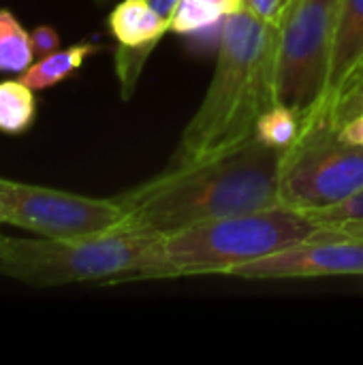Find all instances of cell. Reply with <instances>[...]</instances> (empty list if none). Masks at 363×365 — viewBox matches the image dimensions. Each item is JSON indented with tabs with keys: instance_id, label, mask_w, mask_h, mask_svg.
I'll use <instances>...</instances> for the list:
<instances>
[{
	"instance_id": "5b68a950",
	"label": "cell",
	"mask_w": 363,
	"mask_h": 365,
	"mask_svg": "<svg viewBox=\"0 0 363 365\" xmlns=\"http://www.w3.org/2000/svg\"><path fill=\"white\" fill-rule=\"evenodd\" d=\"M340 4L287 0L276 26V103L293 109L304 128L323 115Z\"/></svg>"
},
{
	"instance_id": "ba28073f",
	"label": "cell",
	"mask_w": 363,
	"mask_h": 365,
	"mask_svg": "<svg viewBox=\"0 0 363 365\" xmlns=\"http://www.w3.org/2000/svg\"><path fill=\"white\" fill-rule=\"evenodd\" d=\"M246 280L363 276V240L312 237L304 244L267 255L231 272Z\"/></svg>"
},
{
	"instance_id": "9a60e30c",
	"label": "cell",
	"mask_w": 363,
	"mask_h": 365,
	"mask_svg": "<svg viewBox=\"0 0 363 365\" xmlns=\"http://www.w3.org/2000/svg\"><path fill=\"white\" fill-rule=\"evenodd\" d=\"M225 19V15L210 6L208 2H201V0H180L173 17H171V24H169V30L178 32V34H188V32H195V30H201V28H208L216 21Z\"/></svg>"
},
{
	"instance_id": "8992f818",
	"label": "cell",
	"mask_w": 363,
	"mask_h": 365,
	"mask_svg": "<svg viewBox=\"0 0 363 365\" xmlns=\"http://www.w3.org/2000/svg\"><path fill=\"white\" fill-rule=\"evenodd\" d=\"M363 190V145L338 137L327 115L315 118L285 152L280 205L317 212Z\"/></svg>"
},
{
	"instance_id": "9c48e42d",
	"label": "cell",
	"mask_w": 363,
	"mask_h": 365,
	"mask_svg": "<svg viewBox=\"0 0 363 365\" xmlns=\"http://www.w3.org/2000/svg\"><path fill=\"white\" fill-rule=\"evenodd\" d=\"M363 60V0H342L334 53H332V71L327 83V98L323 107V115H327L329 107L349 83L353 73Z\"/></svg>"
},
{
	"instance_id": "7402d4cb",
	"label": "cell",
	"mask_w": 363,
	"mask_h": 365,
	"mask_svg": "<svg viewBox=\"0 0 363 365\" xmlns=\"http://www.w3.org/2000/svg\"><path fill=\"white\" fill-rule=\"evenodd\" d=\"M158 15H163L169 24H171V17H173V13H175V9H178V4H180V0H145Z\"/></svg>"
},
{
	"instance_id": "603a6c76",
	"label": "cell",
	"mask_w": 363,
	"mask_h": 365,
	"mask_svg": "<svg viewBox=\"0 0 363 365\" xmlns=\"http://www.w3.org/2000/svg\"><path fill=\"white\" fill-rule=\"evenodd\" d=\"M201 2H208L210 6L218 9L225 17L244 9V0H201Z\"/></svg>"
},
{
	"instance_id": "2e32d148",
	"label": "cell",
	"mask_w": 363,
	"mask_h": 365,
	"mask_svg": "<svg viewBox=\"0 0 363 365\" xmlns=\"http://www.w3.org/2000/svg\"><path fill=\"white\" fill-rule=\"evenodd\" d=\"M306 216L312 218L321 229L338 227V225H347V222H363V190L338 205L308 212Z\"/></svg>"
},
{
	"instance_id": "4fadbf2b",
	"label": "cell",
	"mask_w": 363,
	"mask_h": 365,
	"mask_svg": "<svg viewBox=\"0 0 363 365\" xmlns=\"http://www.w3.org/2000/svg\"><path fill=\"white\" fill-rule=\"evenodd\" d=\"M32 36L9 11L0 9V73L21 75L34 62Z\"/></svg>"
},
{
	"instance_id": "ffe728a7",
	"label": "cell",
	"mask_w": 363,
	"mask_h": 365,
	"mask_svg": "<svg viewBox=\"0 0 363 365\" xmlns=\"http://www.w3.org/2000/svg\"><path fill=\"white\" fill-rule=\"evenodd\" d=\"M321 237H349V240H363V222H347L338 227H325L319 231Z\"/></svg>"
},
{
	"instance_id": "5bb4252c",
	"label": "cell",
	"mask_w": 363,
	"mask_h": 365,
	"mask_svg": "<svg viewBox=\"0 0 363 365\" xmlns=\"http://www.w3.org/2000/svg\"><path fill=\"white\" fill-rule=\"evenodd\" d=\"M302 128L304 124L293 109L282 103H274L267 111L261 113L255 126V137L270 148L289 150L300 139Z\"/></svg>"
},
{
	"instance_id": "7a4b0ae2",
	"label": "cell",
	"mask_w": 363,
	"mask_h": 365,
	"mask_svg": "<svg viewBox=\"0 0 363 365\" xmlns=\"http://www.w3.org/2000/svg\"><path fill=\"white\" fill-rule=\"evenodd\" d=\"M276 26L242 9L223 19L216 68L165 169L225 154L255 137L263 111L276 103Z\"/></svg>"
},
{
	"instance_id": "d6986e66",
	"label": "cell",
	"mask_w": 363,
	"mask_h": 365,
	"mask_svg": "<svg viewBox=\"0 0 363 365\" xmlns=\"http://www.w3.org/2000/svg\"><path fill=\"white\" fill-rule=\"evenodd\" d=\"M30 36H32L34 53H36L39 58L53 53V51L58 49V45H60V36H58V32H56L51 26H36V28L30 32Z\"/></svg>"
},
{
	"instance_id": "30bf717a",
	"label": "cell",
	"mask_w": 363,
	"mask_h": 365,
	"mask_svg": "<svg viewBox=\"0 0 363 365\" xmlns=\"http://www.w3.org/2000/svg\"><path fill=\"white\" fill-rule=\"evenodd\" d=\"M107 26L118 47L122 49L154 51L160 38L169 32V21L158 15L145 0L118 2L107 17Z\"/></svg>"
},
{
	"instance_id": "6da1fadb",
	"label": "cell",
	"mask_w": 363,
	"mask_h": 365,
	"mask_svg": "<svg viewBox=\"0 0 363 365\" xmlns=\"http://www.w3.org/2000/svg\"><path fill=\"white\" fill-rule=\"evenodd\" d=\"M287 150L246 143L186 165L118 195L131 227L163 235L184 227L280 205V169Z\"/></svg>"
},
{
	"instance_id": "277c9868",
	"label": "cell",
	"mask_w": 363,
	"mask_h": 365,
	"mask_svg": "<svg viewBox=\"0 0 363 365\" xmlns=\"http://www.w3.org/2000/svg\"><path fill=\"white\" fill-rule=\"evenodd\" d=\"M319 231L312 218L285 205L197 222L165 235L160 280L231 276L246 263L317 237Z\"/></svg>"
},
{
	"instance_id": "ac0fdd59",
	"label": "cell",
	"mask_w": 363,
	"mask_h": 365,
	"mask_svg": "<svg viewBox=\"0 0 363 365\" xmlns=\"http://www.w3.org/2000/svg\"><path fill=\"white\" fill-rule=\"evenodd\" d=\"M287 0H244V9L250 11L255 17L278 26V19L282 15Z\"/></svg>"
},
{
	"instance_id": "8fae6325",
	"label": "cell",
	"mask_w": 363,
	"mask_h": 365,
	"mask_svg": "<svg viewBox=\"0 0 363 365\" xmlns=\"http://www.w3.org/2000/svg\"><path fill=\"white\" fill-rule=\"evenodd\" d=\"M98 51H103V45H96L90 41H83V43H77V45L64 47V49H56L53 53L43 56L39 62H32L19 75V79L26 86H30L34 92L53 88V86L66 81L68 77H73V73H77L83 66V62Z\"/></svg>"
},
{
	"instance_id": "52a82bcc",
	"label": "cell",
	"mask_w": 363,
	"mask_h": 365,
	"mask_svg": "<svg viewBox=\"0 0 363 365\" xmlns=\"http://www.w3.org/2000/svg\"><path fill=\"white\" fill-rule=\"evenodd\" d=\"M0 222L47 240H79L126 227L120 199H96L0 178Z\"/></svg>"
},
{
	"instance_id": "3957f363",
	"label": "cell",
	"mask_w": 363,
	"mask_h": 365,
	"mask_svg": "<svg viewBox=\"0 0 363 365\" xmlns=\"http://www.w3.org/2000/svg\"><path fill=\"white\" fill-rule=\"evenodd\" d=\"M163 248V233L131 225L79 240L0 233V276L41 289L160 280Z\"/></svg>"
},
{
	"instance_id": "d4e9b609",
	"label": "cell",
	"mask_w": 363,
	"mask_h": 365,
	"mask_svg": "<svg viewBox=\"0 0 363 365\" xmlns=\"http://www.w3.org/2000/svg\"><path fill=\"white\" fill-rule=\"evenodd\" d=\"M0 227H2V222H0Z\"/></svg>"
},
{
	"instance_id": "cb8c5ba5",
	"label": "cell",
	"mask_w": 363,
	"mask_h": 365,
	"mask_svg": "<svg viewBox=\"0 0 363 365\" xmlns=\"http://www.w3.org/2000/svg\"><path fill=\"white\" fill-rule=\"evenodd\" d=\"M359 79H363V60H362V62H359V66H357V71L353 73V77L349 79V83H347V86H344L342 90H347L349 86H353V83H355V81H359ZM338 96H340V94H338Z\"/></svg>"
},
{
	"instance_id": "e0dca14e",
	"label": "cell",
	"mask_w": 363,
	"mask_h": 365,
	"mask_svg": "<svg viewBox=\"0 0 363 365\" xmlns=\"http://www.w3.org/2000/svg\"><path fill=\"white\" fill-rule=\"evenodd\" d=\"M359 113H363V79L340 92V96L334 101V105L327 111V120L338 130L342 124H347L351 118Z\"/></svg>"
},
{
	"instance_id": "7c38bea8",
	"label": "cell",
	"mask_w": 363,
	"mask_h": 365,
	"mask_svg": "<svg viewBox=\"0 0 363 365\" xmlns=\"http://www.w3.org/2000/svg\"><path fill=\"white\" fill-rule=\"evenodd\" d=\"M36 118L34 90L21 79L0 81V133L21 135L30 130Z\"/></svg>"
},
{
	"instance_id": "44dd1931",
	"label": "cell",
	"mask_w": 363,
	"mask_h": 365,
	"mask_svg": "<svg viewBox=\"0 0 363 365\" xmlns=\"http://www.w3.org/2000/svg\"><path fill=\"white\" fill-rule=\"evenodd\" d=\"M338 137L349 141V143H355V145H363V113L351 118L347 124H342L338 128Z\"/></svg>"
}]
</instances>
